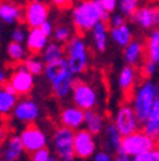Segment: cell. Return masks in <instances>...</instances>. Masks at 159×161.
<instances>
[{"label": "cell", "mask_w": 159, "mask_h": 161, "mask_svg": "<svg viewBox=\"0 0 159 161\" xmlns=\"http://www.w3.org/2000/svg\"><path fill=\"white\" fill-rule=\"evenodd\" d=\"M148 56H149V59L153 60V62H158L159 60V30H155L149 39Z\"/></svg>", "instance_id": "4316f807"}, {"label": "cell", "mask_w": 159, "mask_h": 161, "mask_svg": "<svg viewBox=\"0 0 159 161\" xmlns=\"http://www.w3.org/2000/svg\"><path fill=\"white\" fill-rule=\"evenodd\" d=\"M7 53H9L10 59L16 60V62H20V60H23V58H24V49L22 47L20 43L12 42V43H9V46H7Z\"/></svg>", "instance_id": "f546056e"}, {"label": "cell", "mask_w": 159, "mask_h": 161, "mask_svg": "<svg viewBox=\"0 0 159 161\" xmlns=\"http://www.w3.org/2000/svg\"><path fill=\"white\" fill-rule=\"evenodd\" d=\"M156 98H159V85H155L151 80H146L140 86L135 97V114L139 122H145L149 117V112L153 107Z\"/></svg>", "instance_id": "3957f363"}, {"label": "cell", "mask_w": 159, "mask_h": 161, "mask_svg": "<svg viewBox=\"0 0 159 161\" xmlns=\"http://www.w3.org/2000/svg\"><path fill=\"white\" fill-rule=\"evenodd\" d=\"M50 158H52L50 157V151L46 147L32 154V161H49Z\"/></svg>", "instance_id": "d6a6232c"}, {"label": "cell", "mask_w": 159, "mask_h": 161, "mask_svg": "<svg viewBox=\"0 0 159 161\" xmlns=\"http://www.w3.org/2000/svg\"><path fill=\"white\" fill-rule=\"evenodd\" d=\"M93 161H110V155L108 153H105V151H100V153H98L95 155Z\"/></svg>", "instance_id": "f35d334b"}, {"label": "cell", "mask_w": 159, "mask_h": 161, "mask_svg": "<svg viewBox=\"0 0 159 161\" xmlns=\"http://www.w3.org/2000/svg\"><path fill=\"white\" fill-rule=\"evenodd\" d=\"M37 115H39V107L32 99H24L14 107V117L19 121L32 124V121L36 119Z\"/></svg>", "instance_id": "4fadbf2b"}, {"label": "cell", "mask_w": 159, "mask_h": 161, "mask_svg": "<svg viewBox=\"0 0 159 161\" xmlns=\"http://www.w3.org/2000/svg\"><path fill=\"white\" fill-rule=\"evenodd\" d=\"M12 37H13V42H16V43H20L22 40L24 39V32L22 27H16L13 32V35H12Z\"/></svg>", "instance_id": "74e56055"}, {"label": "cell", "mask_w": 159, "mask_h": 161, "mask_svg": "<svg viewBox=\"0 0 159 161\" xmlns=\"http://www.w3.org/2000/svg\"><path fill=\"white\" fill-rule=\"evenodd\" d=\"M140 55H142V45L139 42H132L125 50V59L128 65H135L139 60Z\"/></svg>", "instance_id": "484cf974"}, {"label": "cell", "mask_w": 159, "mask_h": 161, "mask_svg": "<svg viewBox=\"0 0 159 161\" xmlns=\"http://www.w3.org/2000/svg\"><path fill=\"white\" fill-rule=\"evenodd\" d=\"M155 140L149 137L145 132H135L132 135L123 137L120 148L118 151L119 157H133L136 155L145 154V153H151L155 150Z\"/></svg>", "instance_id": "7a4b0ae2"}, {"label": "cell", "mask_w": 159, "mask_h": 161, "mask_svg": "<svg viewBox=\"0 0 159 161\" xmlns=\"http://www.w3.org/2000/svg\"><path fill=\"white\" fill-rule=\"evenodd\" d=\"M133 22L140 25L142 27L148 29V27L159 26V7H143V9H138L136 13L132 16Z\"/></svg>", "instance_id": "7c38bea8"}, {"label": "cell", "mask_w": 159, "mask_h": 161, "mask_svg": "<svg viewBox=\"0 0 159 161\" xmlns=\"http://www.w3.org/2000/svg\"><path fill=\"white\" fill-rule=\"evenodd\" d=\"M110 23H112V27H120L125 25V17L122 14H115V16L110 19Z\"/></svg>", "instance_id": "8d00e7d4"}, {"label": "cell", "mask_w": 159, "mask_h": 161, "mask_svg": "<svg viewBox=\"0 0 159 161\" xmlns=\"http://www.w3.org/2000/svg\"><path fill=\"white\" fill-rule=\"evenodd\" d=\"M53 144L57 155L62 161H73L76 157L75 154V132L66 127H60L56 130L53 137Z\"/></svg>", "instance_id": "277c9868"}, {"label": "cell", "mask_w": 159, "mask_h": 161, "mask_svg": "<svg viewBox=\"0 0 159 161\" xmlns=\"http://www.w3.org/2000/svg\"><path fill=\"white\" fill-rule=\"evenodd\" d=\"M20 16V7L14 6L12 3H3L0 6V17L6 23H13Z\"/></svg>", "instance_id": "603a6c76"}, {"label": "cell", "mask_w": 159, "mask_h": 161, "mask_svg": "<svg viewBox=\"0 0 159 161\" xmlns=\"http://www.w3.org/2000/svg\"><path fill=\"white\" fill-rule=\"evenodd\" d=\"M106 131H108V137H109V141H110V144H112V147L115 148L116 151H119L123 137L119 132L118 127H116L115 124H110V125H108V130Z\"/></svg>", "instance_id": "f1b7e54d"}, {"label": "cell", "mask_w": 159, "mask_h": 161, "mask_svg": "<svg viewBox=\"0 0 159 161\" xmlns=\"http://www.w3.org/2000/svg\"><path fill=\"white\" fill-rule=\"evenodd\" d=\"M72 91H73V101H75L77 108H80L83 111L93 109V107L96 105V94L89 85L85 84L80 79H73Z\"/></svg>", "instance_id": "5b68a950"}, {"label": "cell", "mask_w": 159, "mask_h": 161, "mask_svg": "<svg viewBox=\"0 0 159 161\" xmlns=\"http://www.w3.org/2000/svg\"><path fill=\"white\" fill-rule=\"evenodd\" d=\"M55 4H57L59 7H67L70 4V2L72 0H52Z\"/></svg>", "instance_id": "60d3db41"}, {"label": "cell", "mask_w": 159, "mask_h": 161, "mask_svg": "<svg viewBox=\"0 0 159 161\" xmlns=\"http://www.w3.org/2000/svg\"><path fill=\"white\" fill-rule=\"evenodd\" d=\"M66 69H69V64H67L66 59H63L62 58V59L56 60V62H53V64L46 65L45 72H46L47 79L52 82V80H55L60 74H62V72H65Z\"/></svg>", "instance_id": "7402d4cb"}, {"label": "cell", "mask_w": 159, "mask_h": 161, "mask_svg": "<svg viewBox=\"0 0 159 161\" xmlns=\"http://www.w3.org/2000/svg\"><path fill=\"white\" fill-rule=\"evenodd\" d=\"M49 161H57V160H55V158H53V157H52V158H50V160H49Z\"/></svg>", "instance_id": "f6af8a7d"}, {"label": "cell", "mask_w": 159, "mask_h": 161, "mask_svg": "<svg viewBox=\"0 0 159 161\" xmlns=\"http://www.w3.org/2000/svg\"><path fill=\"white\" fill-rule=\"evenodd\" d=\"M100 3H102V6L105 7L106 12H113V10L116 9V4H118V0H100Z\"/></svg>", "instance_id": "d590c367"}, {"label": "cell", "mask_w": 159, "mask_h": 161, "mask_svg": "<svg viewBox=\"0 0 159 161\" xmlns=\"http://www.w3.org/2000/svg\"><path fill=\"white\" fill-rule=\"evenodd\" d=\"M43 58H45L46 65L53 64V62H56V60L62 59V49H60L57 45H55V43L49 45V46L46 47V50H45Z\"/></svg>", "instance_id": "83f0119b"}, {"label": "cell", "mask_w": 159, "mask_h": 161, "mask_svg": "<svg viewBox=\"0 0 159 161\" xmlns=\"http://www.w3.org/2000/svg\"><path fill=\"white\" fill-rule=\"evenodd\" d=\"M133 82H135V72H133V68L128 65V66L123 68L119 75V86L123 94L132 92Z\"/></svg>", "instance_id": "44dd1931"}, {"label": "cell", "mask_w": 159, "mask_h": 161, "mask_svg": "<svg viewBox=\"0 0 159 161\" xmlns=\"http://www.w3.org/2000/svg\"><path fill=\"white\" fill-rule=\"evenodd\" d=\"M9 84L13 86L17 95H26L33 88V75L27 72L24 65H22V66H19V69L16 72L12 74Z\"/></svg>", "instance_id": "8fae6325"}, {"label": "cell", "mask_w": 159, "mask_h": 161, "mask_svg": "<svg viewBox=\"0 0 159 161\" xmlns=\"http://www.w3.org/2000/svg\"><path fill=\"white\" fill-rule=\"evenodd\" d=\"M24 151V145L22 142V138L19 137H12L7 141L6 150H4V160L6 161H16L17 158L22 155Z\"/></svg>", "instance_id": "ac0fdd59"}, {"label": "cell", "mask_w": 159, "mask_h": 161, "mask_svg": "<svg viewBox=\"0 0 159 161\" xmlns=\"http://www.w3.org/2000/svg\"><path fill=\"white\" fill-rule=\"evenodd\" d=\"M69 29H67L66 26H60L56 29V32H55V37H56V40H59V42H66L67 39H69Z\"/></svg>", "instance_id": "836d02e7"}, {"label": "cell", "mask_w": 159, "mask_h": 161, "mask_svg": "<svg viewBox=\"0 0 159 161\" xmlns=\"http://www.w3.org/2000/svg\"><path fill=\"white\" fill-rule=\"evenodd\" d=\"M85 124L87 127V131H89L92 135H98L102 131L103 127V119L98 112H95L93 109L90 111H85Z\"/></svg>", "instance_id": "d6986e66"}, {"label": "cell", "mask_w": 159, "mask_h": 161, "mask_svg": "<svg viewBox=\"0 0 159 161\" xmlns=\"http://www.w3.org/2000/svg\"><path fill=\"white\" fill-rule=\"evenodd\" d=\"M20 138L24 145V150L30 154L46 147V135L39 130L34 124H29L20 132Z\"/></svg>", "instance_id": "9c48e42d"}, {"label": "cell", "mask_w": 159, "mask_h": 161, "mask_svg": "<svg viewBox=\"0 0 159 161\" xmlns=\"http://www.w3.org/2000/svg\"><path fill=\"white\" fill-rule=\"evenodd\" d=\"M67 53H69L67 64H69V69L72 74H79L86 68V46L79 37L70 39Z\"/></svg>", "instance_id": "8992f818"}, {"label": "cell", "mask_w": 159, "mask_h": 161, "mask_svg": "<svg viewBox=\"0 0 159 161\" xmlns=\"http://www.w3.org/2000/svg\"><path fill=\"white\" fill-rule=\"evenodd\" d=\"M106 33H108V25L103 22L98 23L93 29V39L99 52H103L106 49Z\"/></svg>", "instance_id": "cb8c5ba5"}, {"label": "cell", "mask_w": 159, "mask_h": 161, "mask_svg": "<svg viewBox=\"0 0 159 161\" xmlns=\"http://www.w3.org/2000/svg\"><path fill=\"white\" fill-rule=\"evenodd\" d=\"M136 6H138V0H122L120 2V10L123 12V14L132 17L136 13Z\"/></svg>", "instance_id": "1f68e13d"}, {"label": "cell", "mask_w": 159, "mask_h": 161, "mask_svg": "<svg viewBox=\"0 0 159 161\" xmlns=\"http://www.w3.org/2000/svg\"><path fill=\"white\" fill-rule=\"evenodd\" d=\"M53 88V92L57 95L59 98L66 97L69 94V91H72V85H73V78H72V72L70 69H66L65 72L59 75L55 80L50 82Z\"/></svg>", "instance_id": "2e32d148"}, {"label": "cell", "mask_w": 159, "mask_h": 161, "mask_svg": "<svg viewBox=\"0 0 159 161\" xmlns=\"http://www.w3.org/2000/svg\"><path fill=\"white\" fill-rule=\"evenodd\" d=\"M47 13H49V6L46 3L39 0H32L24 9V20L30 29H39L45 22H47Z\"/></svg>", "instance_id": "52a82bcc"}, {"label": "cell", "mask_w": 159, "mask_h": 161, "mask_svg": "<svg viewBox=\"0 0 159 161\" xmlns=\"http://www.w3.org/2000/svg\"><path fill=\"white\" fill-rule=\"evenodd\" d=\"M158 65H159V60H158Z\"/></svg>", "instance_id": "bcb514c9"}, {"label": "cell", "mask_w": 159, "mask_h": 161, "mask_svg": "<svg viewBox=\"0 0 159 161\" xmlns=\"http://www.w3.org/2000/svg\"><path fill=\"white\" fill-rule=\"evenodd\" d=\"M151 161H152V158H151Z\"/></svg>", "instance_id": "7dc6e473"}, {"label": "cell", "mask_w": 159, "mask_h": 161, "mask_svg": "<svg viewBox=\"0 0 159 161\" xmlns=\"http://www.w3.org/2000/svg\"><path fill=\"white\" fill-rule=\"evenodd\" d=\"M0 82H2V86H4V85H6V75H4V72H2V74H0Z\"/></svg>", "instance_id": "7bdbcfd3"}, {"label": "cell", "mask_w": 159, "mask_h": 161, "mask_svg": "<svg viewBox=\"0 0 159 161\" xmlns=\"http://www.w3.org/2000/svg\"><path fill=\"white\" fill-rule=\"evenodd\" d=\"M151 158H152V161H159V148L151 151Z\"/></svg>", "instance_id": "b9f144b4"}, {"label": "cell", "mask_w": 159, "mask_h": 161, "mask_svg": "<svg viewBox=\"0 0 159 161\" xmlns=\"http://www.w3.org/2000/svg\"><path fill=\"white\" fill-rule=\"evenodd\" d=\"M96 144L93 135L87 130H79L75 132V154L79 158H89L95 154Z\"/></svg>", "instance_id": "30bf717a"}, {"label": "cell", "mask_w": 159, "mask_h": 161, "mask_svg": "<svg viewBox=\"0 0 159 161\" xmlns=\"http://www.w3.org/2000/svg\"><path fill=\"white\" fill-rule=\"evenodd\" d=\"M110 33H112V39L115 40L116 43L119 45V46H123V47H128L132 42V32H130V29L126 25H123V26L120 27H112L110 29Z\"/></svg>", "instance_id": "ffe728a7"}, {"label": "cell", "mask_w": 159, "mask_h": 161, "mask_svg": "<svg viewBox=\"0 0 159 161\" xmlns=\"http://www.w3.org/2000/svg\"><path fill=\"white\" fill-rule=\"evenodd\" d=\"M155 64H156V62L151 60L149 58L145 60V64H143V68H142V69H143V72H145L148 76H149V75H152L153 72H155Z\"/></svg>", "instance_id": "e575fe53"}, {"label": "cell", "mask_w": 159, "mask_h": 161, "mask_svg": "<svg viewBox=\"0 0 159 161\" xmlns=\"http://www.w3.org/2000/svg\"><path fill=\"white\" fill-rule=\"evenodd\" d=\"M47 36L40 29H30L27 36V49L32 52V55L40 53V50L46 45Z\"/></svg>", "instance_id": "e0dca14e"}, {"label": "cell", "mask_w": 159, "mask_h": 161, "mask_svg": "<svg viewBox=\"0 0 159 161\" xmlns=\"http://www.w3.org/2000/svg\"><path fill=\"white\" fill-rule=\"evenodd\" d=\"M16 95L7 92L6 89L0 91V112L2 114H7L12 108L16 107Z\"/></svg>", "instance_id": "d4e9b609"}, {"label": "cell", "mask_w": 159, "mask_h": 161, "mask_svg": "<svg viewBox=\"0 0 159 161\" xmlns=\"http://www.w3.org/2000/svg\"><path fill=\"white\" fill-rule=\"evenodd\" d=\"M138 122L139 121L136 118L135 109H132L128 105L120 107V109L118 111L115 118V125L118 127L122 137H128V135H132L135 132H138Z\"/></svg>", "instance_id": "ba28073f"}, {"label": "cell", "mask_w": 159, "mask_h": 161, "mask_svg": "<svg viewBox=\"0 0 159 161\" xmlns=\"http://www.w3.org/2000/svg\"><path fill=\"white\" fill-rule=\"evenodd\" d=\"M24 66H26L27 72H30L32 75H39L43 72V64L39 62V60L33 59V58H30V59H26L24 62Z\"/></svg>", "instance_id": "4dcf8cb0"}, {"label": "cell", "mask_w": 159, "mask_h": 161, "mask_svg": "<svg viewBox=\"0 0 159 161\" xmlns=\"http://www.w3.org/2000/svg\"><path fill=\"white\" fill-rule=\"evenodd\" d=\"M39 29L42 30V32H43L46 36H50V35H52V25H50L49 22H45V23L39 27Z\"/></svg>", "instance_id": "ab89813d"}, {"label": "cell", "mask_w": 159, "mask_h": 161, "mask_svg": "<svg viewBox=\"0 0 159 161\" xmlns=\"http://www.w3.org/2000/svg\"><path fill=\"white\" fill-rule=\"evenodd\" d=\"M109 20V12H106L100 0H85L73 10V23L79 36H83L87 30L95 29L98 23H106Z\"/></svg>", "instance_id": "6da1fadb"}, {"label": "cell", "mask_w": 159, "mask_h": 161, "mask_svg": "<svg viewBox=\"0 0 159 161\" xmlns=\"http://www.w3.org/2000/svg\"><path fill=\"white\" fill-rule=\"evenodd\" d=\"M62 125L70 130H77L80 125L85 122V111L77 107H70L62 111L60 115Z\"/></svg>", "instance_id": "5bb4252c"}, {"label": "cell", "mask_w": 159, "mask_h": 161, "mask_svg": "<svg viewBox=\"0 0 159 161\" xmlns=\"http://www.w3.org/2000/svg\"><path fill=\"white\" fill-rule=\"evenodd\" d=\"M143 132L149 135L152 140L159 138V98L155 99L149 117L143 122Z\"/></svg>", "instance_id": "9a60e30c"}, {"label": "cell", "mask_w": 159, "mask_h": 161, "mask_svg": "<svg viewBox=\"0 0 159 161\" xmlns=\"http://www.w3.org/2000/svg\"><path fill=\"white\" fill-rule=\"evenodd\" d=\"M113 161H132L129 157H118L116 160H113Z\"/></svg>", "instance_id": "ee69618b"}]
</instances>
